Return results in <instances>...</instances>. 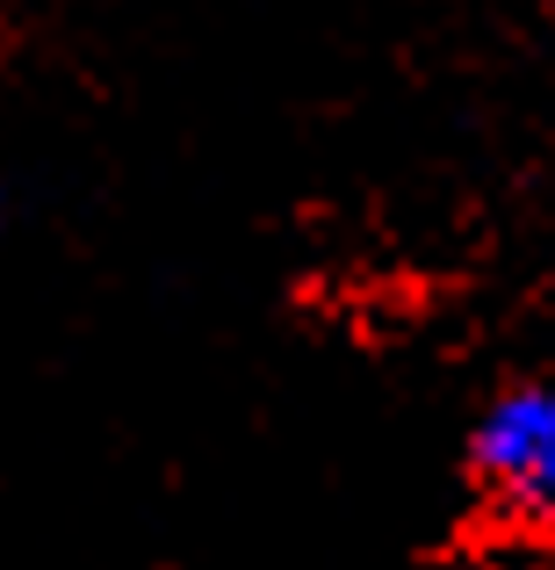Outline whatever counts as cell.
Segmentation results:
<instances>
[{
	"label": "cell",
	"mask_w": 555,
	"mask_h": 570,
	"mask_svg": "<svg viewBox=\"0 0 555 570\" xmlns=\"http://www.w3.org/2000/svg\"><path fill=\"white\" fill-rule=\"evenodd\" d=\"M469 484L498 520L555 534V376L498 383L469 419Z\"/></svg>",
	"instance_id": "1"
}]
</instances>
